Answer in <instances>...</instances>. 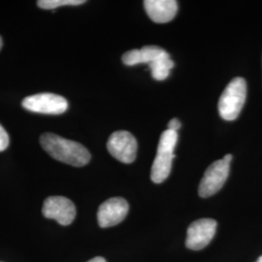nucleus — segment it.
Instances as JSON below:
<instances>
[{
	"label": "nucleus",
	"instance_id": "f257e3e1",
	"mask_svg": "<svg viewBox=\"0 0 262 262\" xmlns=\"http://www.w3.org/2000/svg\"><path fill=\"white\" fill-rule=\"evenodd\" d=\"M40 144L53 159L75 167L86 165L92 159L90 151L82 144L54 133L42 134Z\"/></svg>",
	"mask_w": 262,
	"mask_h": 262
},
{
	"label": "nucleus",
	"instance_id": "f03ea898",
	"mask_svg": "<svg viewBox=\"0 0 262 262\" xmlns=\"http://www.w3.org/2000/svg\"><path fill=\"white\" fill-rule=\"evenodd\" d=\"M178 141V133L176 131L166 129L162 132L158 152L151 166L150 179L154 183L160 184L168 178L172 168V160L175 158L174 149Z\"/></svg>",
	"mask_w": 262,
	"mask_h": 262
},
{
	"label": "nucleus",
	"instance_id": "7ed1b4c3",
	"mask_svg": "<svg viewBox=\"0 0 262 262\" xmlns=\"http://www.w3.org/2000/svg\"><path fill=\"white\" fill-rule=\"evenodd\" d=\"M247 97V83L241 77L234 78L225 88L219 100V113L225 121H234L243 109Z\"/></svg>",
	"mask_w": 262,
	"mask_h": 262
},
{
	"label": "nucleus",
	"instance_id": "20e7f679",
	"mask_svg": "<svg viewBox=\"0 0 262 262\" xmlns=\"http://www.w3.org/2000/svg\"><path fill=\"white\" fill-rule=\"evenodd\" d=\"M231 160L232 155L228 154L224 159L216 160L207 168L198 188L200 196L207 198L221 190L228 178Z\"/></svg>",
	"mask_w": 262,
	"mask_h": 262
},
{
	"label": "nucleus",
	"instance_id": "39448f33",
	"mask_svg": "<svg viewBox=\"0 0 262 262\" xmlns=\"http://www.w3.org/2000/svg\"><path fill=\"white\" fill-rule=\"evenodd\" d=\"M21 105L29 112L45 115H60L68 109V102L63 96L50 93L28 96Z\"/></svg>",
	"mask_w": 262,
	"mask_h": 262
},
{
	"label": "nucleus",
	"instance_id": "423d86ee",
	"mask_svg": "<svg viewBox=\"0 0 262 262\" xmlns=\"http://www.w3.org/2000/svg\"><path fill=\"white\" fill-rule=\"evenodd\" d=\"M137 141L130 132H114L107 142V149L113 157L123 163H131L136 159Z\"/></svg>",
	"mask_w": 262,
	"mask_h": 262
},
{
	"label": "nucleus",
	"instance_id": "0eeeda50",
	"mask_svg": "<svg viewBox=\"0 0 262 262\" xmlns=\"http://www.w3.org/2000/svg\"><path fill=\"white\" fill-rule=\"evenodd\" d=\"M43 215L56 221L59 225H69L76 216L74 203L63 196H50L44 201L42 208Z\"/></svg>",
	"mask_w": 262,
	"mask_h": 262
},
{
	"label": "nucleus",
	"instance_id": "6e6552de",
	"mask_svg": "<svg viewBox=\"0 0 262 262\" xmlns=\"http://www.w3.org/2000/svg\"><path fill=\"white\" fill-rule=\"evenodd\" d=\"M217 224L212 219H201L193 222L187 228L186 246L189 250L204 249L213 240Z\"/></svg>",
	"mask_w": 262,
	"mask_h": 262
},
{
	"label": "nucleus",
	"instance_id": "1a4fd4ad",
	"mask_svg": "<svg viewBox=\"0 0 262 262\" xmlns=\"http://www.w3.org/2000/svg\"><path fill=\"white\" fill-rule=\"evenodd\" d=\"M129 210L128 203L122 197H113L103 202L97 212L98 225L102 228L121 224Z\"/></svg>",
	"mask_w": 262,
	"mask_h": 262
},
{
	"label": "nucleus",
	"instance_id": "9d476101",
	"mask_svg": "<svg viewBox=\"0 0 262 262\" xmlns=\"http://www.w3.org/2000/svg\"><path fill=\"white\" fill-rule=\"evenodd\" d=\"M144 7L155 23L164 24L175 18L178 12V2L175 0H146Z\"/></svg>",
	"mask_w": 262,
	"mask_h": 262
},
{
	"label": "nucleus",
	"instance_id": "9b49d317",
	"mask_svg": "<svg viewBox=\"0 0 262 262\" xmlns=\"http://www.w3.org/2000/svg\"><path fill=\"white\" fill-rule=\"evenodd\" d=\"M167 52L158 46H145L141 50H131L122 56V62L127 66H134L140 63H148L159 59Z\"/></svg>",
	"mask_w": 262,
	"mask_h": 262
},
{
	"label": "nucleus",
	"instance_id": "f8f14e48",
	"mask_svg": "<svg viewBox=\"0 0 262 262\" xmlns=\"http://www.w3.org/2000/svg\"><path fill=\"white\" fill-rule=\"evenodd\" d=\"M149 66L152 78L157 81H163L170 74V70L174 67V62L168 53H166L164 56L159 57V59L151 62Z\"/></svg>",
	"mask_w": 262,
	"mask_h": 262
},
{
	"label": "nucleus",
	"instance_id": "ddd939ff",
	"mask_svg": "<svg viewBox=\"0 0 262 262\" xmlns=\"http://www.w3.org/2000/svg\"><path fill=\"white\" fill-rule=\"evenodd\" d=\"M84 2V0H39L37 5L41 9L54 10L61 6L82 5Z\"/></svg>",
	"mask_w": 262,
	"mask_h": 262
},
{
	"label": "nucleus",
	"instance_id": "4468645a",
	"mask_svg": "<svg viewBox=\"0 0 262 262\" xmlns=\"http://www.w3.org/2000/svg\"><path fill=\"white\" fill-rule=\"evenodd\" d=\"M9 147V135L0 124V152Z\"/></svg>",
	"mask_w": 262,
	"mask_h": 262
},
{
	"label": "nucleus",
	"instance_id": "2eb2a0df",
	"mask_svg": "<svg viewBox=\"0 0 262 262\" xmlns=\"http://www.w3.org/2000/svg\"><path fill=\"white\" fill-rule=\"evenodd\" d=\"M181 127V122L179 121L178 119H172L168 123V129L170 130L177 131L179 128Z\"/></svg>",
	"mask_w": 262,
	"mask_h": 262
},
{
	"label": "nucleus",
	"instance_id": "dca6fc26",
	"mask_svg": "<svg viewBox=\"0 0 262 262\" xmlns=\"http://www.w3.org/2000/svg\"><path fill=\"white\" fill-rule=\"evenodd\" d=\"M88 262H107L105 260V258L101 257V256H97V257H94L93 259L89 260Z\"/></svg>",
	"mask_w": 262,
	"mask_h": 262
},
{
	"label": "nucleus",
	"instance_id": "f3484780",
	"mask_svg": "<svg viewBox=\"0 0 262 262\" xmlns=\"http://www.w3.org/2000/svg\"><path fill=\"white\" fill-rule=\"evenodd\" d=\"M2 38H1V36H0V50H1V48H2Z\"/></svg>",
	"mask_w": 262,
	"mask_h": 262
},
{
	"label": "nucleus",
	"instance_id": "a211bd4d",
	"mask_svg": "<svg viewBox=\"0 0 262 262\" xmlns=\"http://www.w3.org/2000/svg\"><path fill=\"white\" fill-rule=\"evenodd\" d=\"M256 262H262V255L259 257V258H258V259H257V261Z\"/></svg>",
	"mask_w": 262,
	"mask_h": 262
}]
</instances>
